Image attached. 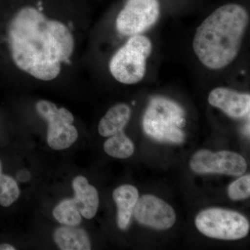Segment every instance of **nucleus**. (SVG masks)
<instances>
[{
    "mask_svg": "<svg viewBox=\"0 0 250 250\" xmlns=\"http://www.w3.org/2000/svg\"><path fill=\"white\" fill-rule=\"evenodd\" d=\"M186 124L183 108L178 104L162 97L152 99L143 117L145 132L160 142L183 143L185 134L182 129Z\"/></svg>",
    "mask_w": 250,
    "mask_h": 250,
    "instance_id": "3",
    "label": "nucleus"
},
{
    "mask_svg": "<svg viewBox=\"0 0 250 250\" xmlns=\"http://www.w3.org/2000/svg\"><path fill=\"white\" fill-rule=\"evenodd\" d=\"M75 191V200L81 215L86 219L93 218L96 215L99 207V196L97 189L90 185L83 176H77L72 181Z\"/></svg>",
    "mask_w": 250,
    "mask_h": 250,
    "instance_id": "11",
    "label": "nucleus"
},
{
    "mask_svg": "<svg viewBox=\"0 0 250 250\" xmlns=\"http://www.w3.org/2000/svg\"><path fill=\"white\" fill-rule=\"evenodd\" d=\"M39 116L48 123L47 143L54 150L67 149L75 143L78 138V131L72 125L75 118L65 108H57L47 100H40L36 104Z\"/></svg>",
    "mask_w": 250,
    "mask_h": 250,
    "instance_id": "6",
    "label": "nucleus"
},
{
    "mask_svg": "<svg viewBox=\"0 0 250 250\" xmlns=\"http://www.w3.org/2000/svg\"><path fill=\"white\" fill-rule=\"evenodd\" d=\"M113 200L118 207V228L125 230L129 227L135 206L139 198V191L131 185L117 188L113 193Z\"/></svg>",
    "mask_w": 250,
    "mask_h": 250,
    "instance_id": "12",
    "label": "nucleus"
},
{
    "mask_svg": "<svg viewBox=\"0 0 250 250\" xmlns=\"http://www.w3.org/2000/svg\"><path fill=\"white\" fill-rule=\"evenodd\" d=\"M133 214L139 223L158 230L168 229L176 221L172 207L159 197L151 195L139 198Z\"/></svg>",
    "mask_w": 250,
    "mask_h": 250,
    "instance_id": "9",
    "label": "nucleus"
},
{
    "mask_svg": "<svg viewBox=\"0 0 250 250\" xmlns=\"http://www.w3.org/2000/svg\"><path fill=\"white\" fill-rule=\"evenodd\" d=\"M8 39L13 60L34 78H57L62 62L70 60L75 41L71 31L58 21L48 20L31 6L23 8L10 22Z\"/></svg>",
    "mask_w": 250,
    "mask_h": 250,
    "instance_id": "1",
    "label": "nucleus"
},
{
    "mask_svg": "<svg viewBox=\"0 0 250 250\" xmlns=\"http://www.w3.org/2000/svg\"><path fill=\"white\" fill-rule=\"evenodd\" d=\"M190 167L197 173H220L239 176L247 170V162L243 156L229 151L211 152L202 149L192 156Z\"/></svg>",
    "mask_w": 250,
    "mask_h": 250,
    "instance_id": "8",
    "label": "nucleus"
},
{
    "mask_svg": "<svg viewBox=\"0 0 250 250\" xmlns=\"http://www.w3.org/2000/svg\"><path fill=\"white\" fill-rule=\"evenodd\" d=\"M197 229L205 236L216 239H241L248 234V219L234 210L208 208L202 210L195 219Z\"/></svg>",
    "mask_w": 250,
    "mask_h": 250,
    "instance_id": "5",
    "label": "nucleus"
},
{
    "mask_svg": "<svg viewBox=\"0 0 250 250\" xmlns=\"http://www.w3.org/2000/svg\"><path fill=\"white\" fill-rule=\"evenodd\" d=\"M152 50V42L146 36H131L112 57L109 63L112 76L125 84L139 83L146 75L147 59Z\"/></svg>",
    "mask_w": 250,
    "mask_h": 250,
    "instance_id": "4",
    "label": "nucleus"
},
{
    "mask_svg": "<svg viewBox=\"0 0 250 250\" xmlns=\"http://www.w3.org/2000/svg\"><path fill=\"white\" fill-rule=\"evenodd\" d=\"M131 113V108L126 104L115 105L99 123V133L104 137H108L123 131L129 121Z\"/></svg>",
    "mask_w": 250,
    "mask_h": 250,
    "instance_id": "13",
    "label": "nucleus"
},
{
    "mask_svg": "<svg viewBox=\"0 0 250 250\" xmlns=\"http://www.w3.org/2000/svg\"><path fill=\"white\" fill-rule=\"evenodd\" d=\"M0 174H1V161H0Z\"/></svg>",
    "mask_w": 250,
    "mask_h": 250,
    "instance_id": "20",
    "label": "nucleus"
},
{
    "mask_svg": "<svg viewBox=\"0 0 250 250\" xmlns=\"http://www.w3.org/2000/svg\"><path fill=\"white\" fill-rule=\"evenodd\" d=\"M52 213L57 221L66 226L76 227L82 223V215L74 199L60 202Z\"/></svg>",
    "mask_w": 250,
    "mask_h": 250,
    "instance_id": "16",
    "label": "nucleus"
},
{
    "mask_svg": "<svg viewBox=\"0 0 250 250\" xmlns=\"http://www.w3.org/2000/svg\"><path fill=\"white\" fill-rule=\"evenodd\" d=\"M229 197L233 200L248 198L250 195V176H243L233 182L228 188Z\"/></svg>",
    "mask_w": 250,
    "mask_h": 250,
    "instance_id": "18",
    "label": "nucleus"
},
{
    "mask_svg": "<svg viewBox=\"0 0 250 250\" xmlns=\"http://www.w3.org/2000/svg\"><path fill=\"white\" fill-rule=\"evenodd\" d=\"M20 189L12 177L0 174V205L9 207L18 200Z\"/></svg>",
    "mask_w": 250,
    "mask_h": 250,
    "instance_id": "17",
    "label": "nucleus"
},
{
    "mask_svg": "<svg viewBox=\"0 0 250 250\" xmlns=\"http://www.w3.org/2000/svg\"><path fill=\"white\" fill-rule=\"evenodd\" d=\"M54 239L62 250H90L91 245L86 232L75 227H62L56 229Z\"/></svg>",
    "mask_w": 250,
    "mask_h": 250,
    "instance_id": "14",
    "label": "nucleus"
},
{
    "mask_svg": "<svg viewBox=\"0 0 250 250\" xmlns=\"http://www.w3.org/2000/svg\"><path fill=\"white\" fill-rule=\"evenodd\" d=\"M159 14L157 0H128L117 18V29L123 35H138L154 25Z\"/></svg>",
    "mask_w": 250,
    "mask_h": 250,
    "instance_id": "7",
    "label": "nucleus"
},
{
    "mask_svg": "<svg viewBox=\"0 0 250 250\" xmlns=\"http://www.w3.org/2000/svg\"><path fill=\"white\" fill-rule=\"evenodd\" d=\"M250 17L243 6H220L197 27L192 48L200 62L210 70L225 68L238 57Z\"/></svg>",
    "mask_w": 250,
    "mask_h": 250,
    "instance_id": "2",
    "label": "nucleus"
},
{
    "mask_svg": "<svg viewBox=\"0 0 250 250\" xmlns=\"http://www.w3.org/2000/svg\"><path fill=\"white\" fill-rule=\"evenodd\" d=\"M105 152L117 159H126L134 152V143L123 131L111 136L104 144Z\"/></svg>",
    "mask_w": 250,
    "mask_h": 250,
    "instance_id": "15",
    "label": "nucleus"
},
{
    "mask_svg": "<svg viewBox=\"0 0 250 250\" xmlns=\"http://www.w3.org/2000/svg\"><path fill=\"white\" fill-rule=\"evenodd\" d=\"M16 248L11 245L7 244V243H3L0 245V250H15Z\"/></svg>",
    "mask_w": 250,
    "mask_h": 250,
    "instance_id": "19",
    "label": "nucleus"
},
{
    "mask_svg": "<svg viewBox=\"0 0 250 250\" xmlns=\"http://www.w3.org/2000/svg\"><path fill=\"white\" fill-rule=\"evenodd\" d=\"M208 100L211 106L220 108L231 118L250 116L249 93H238L229 88L218 87L210 91Z\"/></svg>",
    "mask_w": 250,
    "mask_h": 250,
    "instance_id": "10",
    "label": "nucleus"
}]
</instances>
